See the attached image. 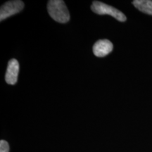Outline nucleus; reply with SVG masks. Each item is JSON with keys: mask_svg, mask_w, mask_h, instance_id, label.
<instances>
[{"mask_svg": "<svg viewBox=\"0 0 152 152\" xmlns=\"http://www.w3.org/2000/svg\"><path fill=\"white\" fill-rule=\"evenodd\" d=\"M47 10L50 16L61 23L70 20V14L65 2L62 0H50L47 4Z\"/></svg>", "mask_w": 152, "mask_h": 152, "instance_id": "f257e3e1", "label": "nucleus"}, {"mask_svg": "<svg viewBox=\"0 0 152 152\" xmlns=\"http://www.w3.org/2000/svg\"><path fill=\"white\" fill-rule=\"evenodd\" d=\"M91 9L93 12L99 15H109L113 16L118 21L124 22L126 20V16L121 11L118 10L114 7L106 4L103 2L99 1H93Z\"/></svg>", "mask_w": 152, "mask_h": 152, "instance_id": "f03ea898", "label": "nucleus"}, {"mask_svg": "<svg viewBox=\"0 0 152 152\" xmlns=\"http://www.w3.org/2000/svg\"><path fill=\"white\" fill-rule=\"evenodd\" d=\"M24 8L23 1L20 0L9 1L1 7L0 9V20L2 21L6 18L20 12Z\"/></svg>", "mask_w": 152, "mask_h": 152, "instance_id": "7ed1b4c3", "label": "nucleus"}, {"mask_svg": "<svg viewBox=\"0 0 152 152\" xmlns=\"http://www.w3.org/2000/svg\"><path fill=\"white\" fill-rule=\"evenodd\" d=\"M19 73V63L16 59L12 58L9 61L5 75V80L7 84L15 85L18 80Z\"/></svg>", "mask_w": 152, "mask_h": 152, "instance_id": "20e7f679", "label": "nucleus"}, {"mask_svg": "<svg viewBox=\"0 0 152 152\" xmlns=\"http://www.w3.org/2000/svg\"><path fill=\"white\" fill-rule=\"evenodd\" d=\"M113 46L111 42L108 39L98 40L93 46V53L97 57H104L110 54L113 50Z\"/></svg>", "mask_w": 152, "mask_h": 152, "instance_id": "39448f33", "label": "nucleus"}, {"mask_svg": "<svg viewBox=\"0 0 152 152\" xmlns=\"http://www.w3.org/2000/svg\"><path fill=\"white\" fill-rule=\"evenodd\" d=\"M133 5L142 12L152 16V1L151 0H135Z\"/></svg>", "mask_w": 152, "mask_h": 152, "instance_id": "423d86ee", "label": "nucleus"}, {"mask_svg": "<svg viewBox=\"0 0 152 152\" xmlns=\"http://www.w3.org/2000/svg\"><path fill=\"white\" fill-rule=\"evenodd\" d=\"M0 152H9V145L5 140L0 141Z\"/></svg>", "mask_w": 152, "mask_h": 152, "instance_id": "0eeeda50", "label": "nucleus"}]
</instances>
